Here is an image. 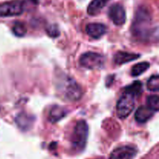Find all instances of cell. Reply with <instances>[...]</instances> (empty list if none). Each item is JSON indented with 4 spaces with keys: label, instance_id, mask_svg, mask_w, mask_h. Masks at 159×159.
I'll return each mask as SVG.
<instances>
[{
    "label": "cell",
    "instance_id": "1",
    "mask_svg": "<svg viewBox=\"0 0 159 159\" xmlns=\"http://www.w3.org/2000/svg\"><path fill=\"white\" fill-rule=\"evenodd\" d=\"M142 93V83L136 81L127 86L116 105V114L120 119H125L133 112L136 99Z\"/></svg>",
    "mask_w": 159,
    "mask_h": 159
},
{
    "label": "cell",
    "instance_id": "2",
    "mask_svg": "<svg viewBox=\"0 0 159 159\" xmlns=\"http://www.w3.org/2000/svg\"><path fill=\"white\" fill-rule=\"evenodd\" d=\"M152 18L150 12L144 6H141L135 13L133 24L131 26L132 34L141 40H147L148 38L154 36V30L152 28Z\"/></svg>",
    "mask_w": 159,
    "mask_h": 159
},
{
    "label": "cell",
    "instance_id": "3",
    "mask_svg": "<svg viewBox=\"0 0 159 159\" xmlns=\"http://www.w3.org/2000/svg\"><path fill=\"white\" fill-rule=\"evenodd\" d=\"M56 89L64 99L70 102L79 100L83 95L82 87L73 78L60 74L56 79Z\"/></svg>",
    "mask_w": 159,
    "mask_h": 159
},
{
    "label": "cell",
    "instance_id": "4",
    "mask_svg": "<svg viewBox=\"0 0 159 159\" xmlns=\"http://www.w3.org/2000/svg\"><path fill=\"white\" fill-rule=\"evenodd\" d=\"M89 136V126L84 120H79L75 127L71 137V144L75 150L82 152L86 145Z\"/></svg>",
    "mask_w": 159,
    "mask_h": 159
},
{
    "label": "cell",
    "instance_id": "5",
    "mask_svg": "<svg viewBox=\"0 0 159 159\" xmlns=\"http://www.w3.org/2000/svg\"><path fill=\"white\" fill-rule=\"evenodd\" d=\"M79 63L87 69H102L105 66V57L99 53L89 51L81 56Z\"/></svg>",
    "mask_w": 159,
    "mask_h": 159
},
{
    "label": "cell",
    "instance_id": "6",
    "mask_svg": "<svg viewBox=\"0 0 159 159\" xmlns=\"http://www.w3.org/2000/svg\"><path fill=\"white\" fill-rule=\"evenodd\" d=\"M24 11V3L21 0H13L0 4V17L20 16Z\"/></svg>",
    "mask_w": 159,
    "mask_h": 159
},
{
    "label": "cell",
    "instance_id": "7",
    "mask_svg": "<svg viewBox=\"0 0 159 159\" xmlns=\"http://www.w3.org/2000/svg\"><path fill=\"white\" fill-rule=\"evenodd\" d=\"M109 18L116 26H122L126 22V11L120 3L112 5L108 10Z\"/></svg>",
    "mask_w": 159,
    "mask_h": 159
},
{
    "label": "cell",
    "instance_id": "8",
    "mask_svg": "<svg viewBox=\"0 0 159 159\" xmlns=\"http://www.w3.org/2000/svg\"><path fill=\"white\" fill-rule=\"evenodd\" d=\"M138 153L136 148L130 145L115 148L111 152L109 159H134Z\"/></svg>",
    "mask_w": 159,
    "mask_h": 159
},
{
    "label": "cell",
    "instance_id": "9",
    "mask_svg": "<svg viewBox=\"0 0 159 159\" xmlns=\"http://www.w3.org/2000/svg\"><path fill=\"white\" fill-rule=\"evenodd\" d=\"M107 27L106 25L99 23H89L85 26V32L93 39H99L107 33Z\"/></svg>",
    "mask_w": 159,
    "mask_h": 159
},
{
    "label": "cell",
    "instance_id": "10",
    "mask_svg": "<svg viewBox=\"0 0 159 159\" xmlns=\"http://www.w3.org/2000/svg\"><path fill=\"white\" fill-rule=\"evenodd\" d=\"M141 55L138 54L126 52V51H118L113 56V61L116 65H121L126 63L138 59Z\"/></svg>",
    "mask_w": 159,
    "mask_h": 159
},
{
    "label": "cell",
    "instance_id": "11",
    "mask_svg": "<svg viewBox=\"0 0 159 159\" xmlns=\"http://www.w3.org/2000/svg\"><path fill=\"white\" fill-rule=\"evenodd\" d=\"M154 114L155 112L151 110L148 106H141L135 113V120L140 124H144L148 121Z\"/></svg>",
    "mask_w": 159,
    "mask_h": 159
},
{
    "label": "cell",
    "instance_id": "12",
    "mask_svg": "<svg viewBox=\"0 0 159 159\" xmlns=\"http://www.w3.org/2000/svg\"><path fill=\"white\" fill-rule=\"evenodd\" d=\"M16 122L17 126L23 131L28 130L31 128L34 122V118L33 116H29L24 113H21L16 118Z\"/></svg>",
    "mask_w": 159,
    "mask_h": 159
},
{
    "label": "cell",
    "instance_id": "13",
    "mask_svg": "<svg viewBox=\"0 0 159 159\" xmlns=\"http://www.w3.org/2000/svg\"><path fill=\"white\" fill-rule=\"evenodd\" d=\"M110 0H93L89 5L87 12L90 16H96L101 12Z\"/></svg>",
    "mask_w": 159,
    "mask_h": 159
},
{
    "label": "cell",
    "instance_id": "14",
    "mask_svg": "<svg viewBox=\"0 0 159 159\" xmlns=\"http://www.w3.org/2000/svg\"><path fill=\"white\" fill-rule=\"evenodd\" d=\"M68 113L65 108L59 106H54L51 110L49 113V120L51 123H56L60 120L63 119Z\"/></svg>",
    "mask_w": 159,
    "mask_h": 159
},
{
    "label": "cell",
    "instance_id": "15",
    "mask_svg": "<svg viewBox=\"0 0 159 159\" xmlns=\"http://www.w3.org/2000/svg\"><path fill=\"white\" fill-rule=\"evenodd\" d=\"M149 67H150V64L147 61L136 64L135 65H134L131 69V75L134 76V77L141 75L148 69Z\"/></svg>",
    "mask_w": 159,
    "mask_h": 159
},
{
    "label": "cell",
    "instance_id": "16",
    "mask_svg": "<svg viewBox=\"0 0 159 159\" xmlns=\"http://www.w3.org/2000/svg\"><path fill=\"white\" fill-rule=\"evenodd\" d=\"M147 88L149 91L158 92L159 90V76L158 75H152L147 82Z\"/></svg>",
    "mask_w": 159,
    "mask_h": 159
},
{
    "label": "cell",
    "instance_id": "17",
    "mask_svg": "<svg viewBox=\"0 0 159 159\" xmlns=\"http://www.w3.org/2000/svg\"><path fill=\"white\" fill-rule=\"evenodd\" d=\"M158 100V95H152V96H149L147 99V106L155 113H157L159 110Z\"/></svg>",
    "mask_w": 159,
    "mask_h": 159
},
{
    "label": "cell",
    "instance_id": "18",
    "mask_svg": "<svg viewBox=\"0 0 159 159\" xmlns=\"http://www.w3.org/2000/svg\"><path fill=\"white\" fill-rule=\"evenodd\" d=\"M12 32L16 36L19 37H23L26 34V28L23 23L16 22L12 26Z\"/></svg>",
    "mask_w": 159,
    "mask_h": 159
},
{
    "label": "cell",
    "instance_id": "19",
    "mask_svg": "<svg viewBox=\"0 0 159 159\" xmlns=\"http://www.w3.org/2000/svg\"><path fill=\"white\" fill-rule=\"evenodd\" d=\"M47 34L51 37H57L60 35V30L56 24H51L47 27Z\"/></svg>",
    "mask_w": 159,
    "mask_h": 159
},
{
    "label": "cell",
    "instance_id": "20",
    "mask_svg": "<svg viewBox=\"0 0 159 159\" xmlns=\"http://www.w3.org/2000/svg\"><path fill=\"white\" fill-rule=\"evenodd\" d=\"M31 1H32L33 2H34V3H37L39 2V0H31Z\"/></svg>",
    "mask_w": 159,
    "mask_h": 159
}]
</instances>
